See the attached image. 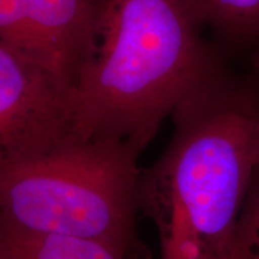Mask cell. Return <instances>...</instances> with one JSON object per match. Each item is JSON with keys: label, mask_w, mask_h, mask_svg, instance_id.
I'll return each mask as SVG.
<instances>
[{"label": "cell", "mask_w": 259, "mask_h": 259, "mask_svg": "<svg viewBox=\"0 0 259 259\" xmlns=\"http://www.w3.org/2000/svg\"><path fill=\"white\" fill-rule=\"evenodd\" d=\"M82 141L78 88L0 45V167Z\"/></svg>", "instance_id": "obj_4"}, {"label": "cell", "mask_w": 259, "mask_h": 259, "mask_svg": "<svg viewBox=\"0 0 259 259\" xmlns=\"http://www.w3.org/2000/svg\"><path fill=\"white\" fill-rule=\"evenodd\" d=\"M250 66H251L250 73L252 74V77H253V78L259 83V51L257 52V54L252 58Z\"/></svg>", "instance_id": "obj_9"}, {"label": "cell", "mask_w": 259, "mask_h": 259, "mask_svg": "<svg viewBox=\"0 0 259 259\" xmlns=\"http://www.w3.org/2000/svg\"><path fill=\"white\" fill-rule=\"evenodd\" d=\"M255 169L259 170V130H258V145H257V168Z\"/></svg>", "instance_id": "obj_10"}, {"label": "cell", "mask_w": 259, "mask_h": 259, "mask_svg": "<svg viewBox=\"0 0 259 259\" xmlns=\"http://www.w3.org/2000/svg\"><path fill=\"white\" fill-rule=\"evenodd\" d=\"M228 259H259V170L257 169L239 216Z\"/></svg>", "instance_id": "obj_8"}, {"label": "cell", "mask_w": 259, "mask_h": 259, "mask_svg": "<svg viewBox=\"0 0 259 259\" xmlns=\"http://www.w3.org/2000/svg\"><path fill=\"white\" fill-rule=\"evenodd\" d=\"M99 0H0V45L78 88L99 41Z\"/></svg>", "instance_id": "obj_5"}, {"label": "cell", "mask_w": 259, "mask_h": 259, "mask_svg": "<svg viewBox=\"0 0 259 259\" xmlns=\"http://www.w3.org/2000/svg\"><path fill=\"white\" fill-rule=\"evenodd\" d=\"M227 57L177 0H109L78 84L84 139L141 154L187 96L233 72Z\"/></svg>", "instance_id": "obj_2"}, {"label": "cell", "mask_w": 259, "mask_h": 259, "mask_svg": "<svg viewBox=\"0 0 259 259\" xmlns=\"http://www.w3.org/2000/svg\"><path fill=\"white\" fill-rule=\"evenodd\" d=\"M139 155L124 142L90 139L0 167V226L100 241L125 257L137 253Z\"/></svg>", "instance_id": "obj_3"}, {"label": "cell", "mask_w": 259, "mask_h": 259, "mask_svg": "<svg viewBox=\"0 0 259 259\" xmlns=\"http://www.w3.org/2000/svg\"><path fill=\"white\" fill-rule=\"evenodd\" d=\"M227 56L246 57L259 51V0H177Z\"/></svg>", "instance_id": "obj_6"}, {"label": "cell", "mask_w": 259, "mask_h": 259, "mask_svg": "<svg viewBox=\"0 0 259 259\" xmlns=\"http://www.w3.org/2000/svg\"><path fill=\"white\" fill-rule=\"evenodd\" d=\"M171 118L169 144L142 169L138 211L156 227L161 259H228L257 168L259 84L233 72Z\"/></svg>", "instance_id": "obj_1"}, {"label": "cell", "mask_w": 259, "mask_h": 259, "mask_svg": "<svg viewBox=\"0 0 259 259\" xmlns=\"http://www.w3.org/2000/svg\"><path fill=\"white\" fill-rule=\"evenodd\" d=\"M103 242L57 234L21 232L0 226V259H125Z\"/></svg>", "instance_id": "obj_7"}, {"label": "cell", "mask_w": 259, "mask_h": 259, "mask_svg": "<svg viewBox=\"0 0 259 259\" xmlns=\"http://www.w3.org/2000/svg\"><path fill=\"white\" fill-rule=\"evenodd\" d=\"M99 2H101V3H103V4H107V3L109 2V0H99Z\"/></svg>", "instance_id": "obj_11"}]
</instances>
